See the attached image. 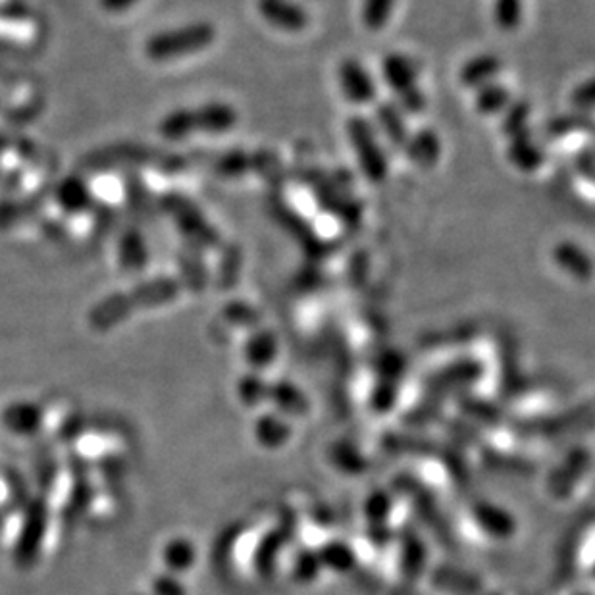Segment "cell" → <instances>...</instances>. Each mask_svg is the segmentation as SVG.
Instances as JSON below:
<instances>
[{
    "label": "cell",
    "instance_id": "obj_6",
    "mask_svg": "<svg viewBox=\"0 0 595 595\" xmlns=\"http://www.w3.org/2000/svg\"><path fill=\"white\" fill-rule=\"evenodd\" d=\"M162 559L168 569L174 572H187L197 561V551H195V545L189 540L178 538L164 547Z\"/></svg>",
    "mask_w": 595,
    "mask_h": 595
},
{
    "label": "cell",
    "instance_id": "obj_1",
    "mask_svg": "<svg viewBox=\"0 0 595 595\" xmlns=\"http://www.w3.org/2000/svg\"><path fill=\"white\" fill-rule=\"evenodd\" d=\"M178 295V285L170 280H158L153 284H145L139 287L133 295H120L110 297L93 309L89 320L95 330H110L122 320H126L131 312L137 311L141 305H160L166 301H172Z\"/></svg>",
    "mask_w": 595,
    "mask_h": 595
},
{
    "label": "cell",
    "instance_id": "obj_8",
    "mask_svg": "<svg viewBox=\"0 0 595 595\" xmlns=\"http://www.w3.org/2000/svg\"><path fill=\"white\" fill-rule=\"evenodd\" d=\"M93 490H91V486H87V484H79L78 490L76 493H72V499L68 501V509L70 511H81V509H85L89 503H91V497H93Z\"/></svg>",
    "mask_w": 595,
    "mask_h": 595
},
{
    "label": "cell",
    "instance_id": "obj_2",
    "mask_svg": "<svg viewBox=\"0 0 595 595\" xmlns=\"http://www.w3.org/2000/svg\"><path fill=\"white\" fill-rule=\"evenodd\" d=\"M212 37H214V31L207 26H191L178 31H166L149 39L147 54L158 62L176 58V56H185L205 49L212 41Z\"/></svg>",
    "mask_w": 595,
    "mask_h": 595
},
{
    "label": "cell",
    "instance_id": "obj_5",
    "mask_svg": "<svg viewBox=\"0 0 595 595\" xmlns=\"http://www.w3.org/2000/svg\"><path fill=\"white\" fill-rule=\"evenodd\" d=\"M2 422L10 432H14L18 436H31V434L39 432L41 422H43V413L35 403L18 401L4 409Z\"/></svg>",
    "mask_w": 595,
    "mask_h": 595
},
{
    "label": "cell",
    "instance_id": "obj_4",
    "mask_svg": "<svg viewBox=\"0 0 595 595\" xmlns=\"http://www.w3.org/2000/svg\"><path fill=\"white\" fill-rule=\"evenodd\" d=\"M230 110L226 108H203L182 110L162 122V133L170 139H180L195 130H222L230 126Z\"/></svg>",
    "mask_w": 595,
    "mask_h": 595
},
{
    "label": "cell",
    "instance_id": "obj_3",
    "mask_svg": "<svg viewBox=\"0 0 595 595\" xmlns=\"http://www.w3.org/2000/svg\"><path fill=\"white\" fill-rule=\"evenodd\" d=\"M47 520H49V511H47L45 501H41V499L31 501L27 507L20 540L14 549V559L22 569H29L37 561L41 544H43V536L47 530Z\"/></svg>",
    "mask_w": 595,
    "mask_h": 595
},
{
    "label": "cell",
    "instance_id": "obj_7",
    "mask_svg": "<svg viewBox=\"0 0 595 595\" xmlns=\"http://www.w3.org/2000/svg\"><path fill=\"white\" fill-rule=\"evenodd\" d=\"M153 594L155 595H187V590L183 588L174 576L170 574H160L156 576L153 582Z\"/></svg>",
    "mask_w": 595,
    "mask_h": 595
}]
</instances>
